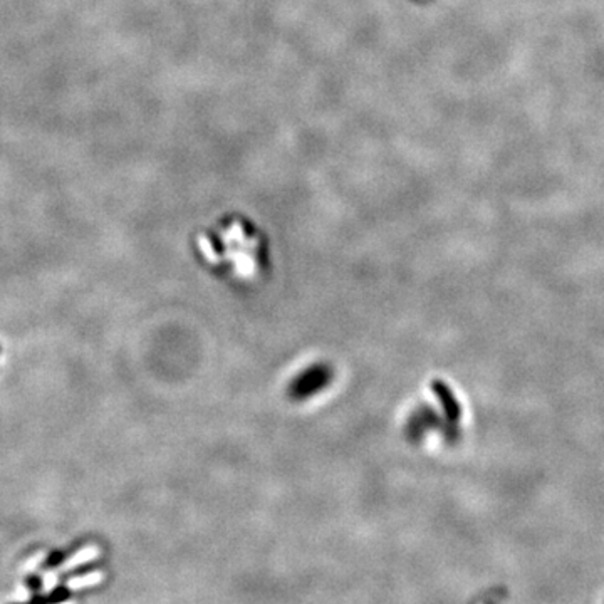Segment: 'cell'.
Listing matches in <instances>:
<instances>
[{
    "instance_id": "cell-2",
    "label": "cell",
    "mask_w": 604,
    "mask_h": 604,
    "mask_svg": "<svg viewBox=\"0 0 604 604\" xmlns=\"http://www.w3.org/2000/svg\"><path fill=\"white\" fill-rule=\"evenodd\" d=\"M25 586H28L30 591L39 592L42 590V586H44V581H42V577H39V576L30 574V576L25 577Z\"/></svg>"
},
{
    "instance_id": "cell-3",
    "label": "cell",
    "mask_w": 604,
    "mask_h": 604,
    "mask_svg": "<svg viewBox=\"0 0 604 604\" xmlns=\"http://www.w3.org/2000/svg\"><path fill=\"white\" fill-rule=\"evenodd\" d=\"M15 604H30V603H15Z\"/></svg>"
},
{
    "instance_id": "cell-1",
    "label": "cell",
    "mask_w": 604,
    "mask_h": 604,
    "mask_svg": "<svg viewBox=\"0 0 604 604\" xmlns=\"http://www.w3.org/2000/svg\"><path fill=\"white\" fill-rule=\"evenodd\" d=\"M101 579H103V572H99V571L86 572V574L71 577V584H69V586L71 587L91 586V584H98Z\"/></svg>"
}]
</instances>
